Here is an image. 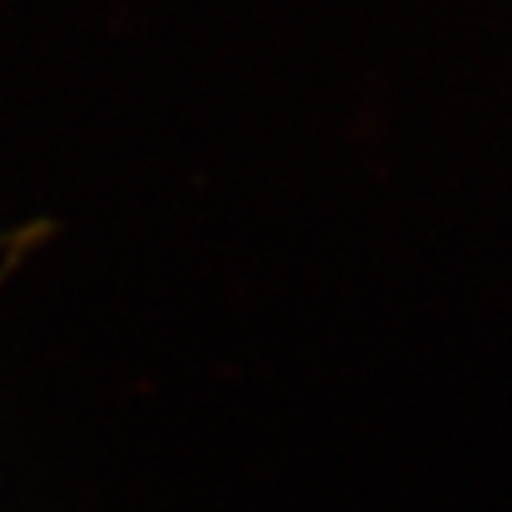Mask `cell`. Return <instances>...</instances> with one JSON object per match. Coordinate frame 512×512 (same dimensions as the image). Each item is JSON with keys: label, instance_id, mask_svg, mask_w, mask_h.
Here are the masks:
<instances>
[{"label": "cell", "instance_id": "obj_1", "mask_svg": "<svg viewBox=\"0 0 512 512\" xmlns=\"http://www.w3.org/2000/svg\"><path fill=\"white\" fill-rule=\"evenodd\" d=\"M4 242H8V239H0V246H4Z\"/></svg>", "mask_w": 512, "mask_h": 512}]
</instances>
